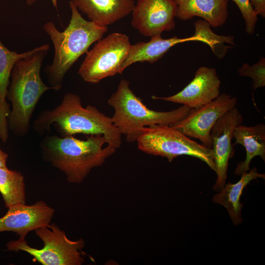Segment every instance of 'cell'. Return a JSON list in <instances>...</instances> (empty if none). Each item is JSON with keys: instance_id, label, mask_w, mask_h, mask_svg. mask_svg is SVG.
I'll use <instances>...</instances> for the list:
<instances>
[{"instance_id": "6", "label": "cell", "mask_w": 265, "mask_h": 265, "mask_svg": "<svg viewBox=\"0 0 265 265\" xmlns=\"http://www.w3.org/2000/svg\"><path fill=\"white\" fill-rule=\"evenodd\" d=\"M136 141L138 149L146 154L165 157L169 162L183 155L193 157L216 172L211 148L191 140L169 125L145 127L141 130Z\"/></svg>"}, {"instance_id": "11", "label": "cell", "mask_w": 265, "mask_h": 265, "mask_svg": "<svg viewBox=\"0 0 265 265\" xmlns=\"http://www.w3.org/2000/svg\"><path fill=\"white\" fill-rule=\"evenodd\" d=\"M132 26L143 36L152 37L175 26L173 0H137L132 11Z\"/></svg>"}, {"instance_id": "21", "label": "cell", "mask_w": 265, "mask_h": 265, "mask_svg": "<svg viewBox=\"0 0 265 265\" xmlns=\"http://www.w3.org/2000/svg\"><path fill=\"white\" fill-rule=\"evenodd\" d=\"M259 58V60L253 65L244 63L238 69L239 75L249 77L253 80L252 99L254 105L257 108L253 96L254 93L258 88L265 86V58L260 57Z\"/></svg>"}, {"instance_id": "12", "label": "cell", "mask_w": 265, "mask_h": 265, "mask_svg": "<svg viewBox=\"0 0 265 265\" xmlns=\"http://www.w3.org/2000/svg\"><path fill=\"white\" fill-rule=\"evenodd\" d=\"M220 85L216 70L202 66L197 70L194 78L181 91L169 97L153 95L152 98L182 104L190 108H197L220 95Z\"/></svg>"}, {"instance_id": "17", "label": "cell", "mask_w": 265, "mask_h": 265, "mask_svg": "<svg viewBox=\"0 0 265 265\" xmlns=\"http://www.w3.org/2000/svg\"><path fill=\"white\" fill-rule=\"evenodd\" d=\"M176 17L183 21L200 17L211 26L224 25L228 17V0H173Z\"/></svg>"}, {"instance_id": "16", "label": "cell", "mask_w": 265, "mask_h": 265, "mask_svg": "<svg viewBox=\"0 0 265 265\" xmlns=\"http://www.w3.org/2000/svg\"><path fill=\"white\" fill-rule=\"evenodd\" d=\"M78 10L99 25L107 26L131 13L133 0H72Z\"/></svg>"}, {"instance_id": "18", "label": "cell", "mask_w": 265, "mask_h": 265, "mask_svg": "<svg viewBox=\"0 0 265 265\" xmlns=\"http://www.w3.org/2000/svg\"><path fill=\"white\" fill-rule=\"evenodd\" d=\"M235 142L233 145L240 144L246 150V158L237 164L234 173L237 175L248 171L252 159L257 156L265 160V125L260 123L254 126L241 124L238 126L234 132Z\"/></svg>"}, {"instance_id": "19", "label": "cell", "mask_w": 265, "mask_h": 265, "mask_svg": "<svg viewBox=\"0 0 265 265\" xmlns=\"http://www.w3.org/2000/svg\"><path fill=\"white\" fill-rule=\"evenodd\" d=\"M257 178L265 179V174L259 173L256 167L241 174L240 180L235 184H225L220 192L214 195L212 201L224 206L227 210L229 216L235 225L242 221L241 212L243 204L240 203V198L247 185Z\"/></svg>"}, {"instance_id": "23", "label": "cell", "mask_w": 265, "mask_h": 265, "mask_svg": "<svg viewBox=\"0 0 265 265\" xmlns=\"http://www.w3.org/2000/svg\"><path fill=\"white\" fill-rule=\"evenodd\" d=\"M250 4L257 15L265 17V0H249Z\"/></svg>"}, {"instance_id": "10", "label": "cell", "mask_w": 265, "mask_h": 265, "mask_svg": "<svg viewBox=\"0 0 265 265\" xmlns=\"http://www.w3.org/2000/svg\"><path fill=\"white\" fill-rule=\"evenodd\" d=\"M243 120L242 115L236 107L221 116L211 131V149L217 175L212 187L215 191H220L226 184L229 160L235 153L232 143L234 132Z\"/></svg>"}, {"instance_id": "25", "label": "cell", "mask_w": 265, "mask_h": 265, "mask_svg": "<svg viewBox=\"0 0 265 265\" xmlns=\"http://www.w3.org/2000/svg\"><path fill=\"white\" fill-rule=\"evenodd\" d=\"M26 0V4L28 5H32L35 2V1L37 0Z\"/></svg>"}, {"instance_id": "22", "label": "cell", "mask_w": 265, "mask_h": 265, "mask_svg": "<svg viewBox=\"0 0 265 265\" xmlns=\"http://www.w3.org/2000/svg\"><path fill=\"white\" fill-rule=\"evenodd\" d=\"M233 0L237 4L244 20L247 33L253 34L258 21V15L252 7L249 0Z\"/></svg>"}, {"instance_id": "20", "label": "cell", "mask_w": 265, "mask_h": 265, "mask_svg": "<svg viewBox=\"0 0 265 265\" xmlns=\"http://www.w3.org/2000/svg\"><path fill=\"white\" fill-rule=\"evenodd\" d=\"M0 193L5 207L26 204L24 177L19 171L0 168Z\"/></svg>"}, {"instance_id": "15", "label": "cell", "mask_w": 265, "mask_h": 265, "mask_svg": "<svg viewBox=\"0 0 265 265\" xmlns=\"http://www.w3.org/2000/svg\"><path fill=\"white\" fill-rule=\"evenodd\" d=\"M50 47L48 44L23 53L8 49L0 40V139L5 142L8 137L7 118L10 110L6 101V94L12 70L19 59L28 57L35 53Z\"/></svg>"}, {"instance_id": "3", "label": "cell", "mask_w": 265, "mask_h": 265, "mask_svg": "<svg viewBox=\"0 0 265 265\" xmlns=\"http://www.w3.org/2000/svg\"><path fill=\"white\" fill-rule=\"evenodd\" d=\"M69 6L71 17L63 31L58 30L52 21L43 26L54 49L53 62L45 70L50 86L56 91L61 89L64 77L74 63L108 30L107 26L84 19L72 0L69 1Z\"/></svg>"}, {"instance_id": "7", "label": "cell", "mask_w": 265, "mask_h": 265, "mask_svg": "<svg viewBox=\"0 0 265 265\" xmlns=\"http://www.w3.org/2000/svg\"><path fill=\"white\" fill-rule=\"evenodd\" d=\"M44 246L37 249L30 246L25 238L19 237L6 244L8 251H24L43 265H81L85 262L82 255L84 241L69 239L65 232L54 223L35 230Z\"/></svg>"}, {"instance_id": "8", "label": "cell", "mask_w": 265, "mask_h": 265, "mask_svg": "<svg viewBox=\"0 0 265 265\" xmlns=\"http://www.w3.org/2000/svg\"><path fill=\"white\" fill-rule=\"evenodd\" d=\"M131 44L126 34L113 32L97 41L86 53L78 70L85 82L95 84L103 79L122 74Z\"/></svg>"}, {"instance_id": "13", "label": "cell", "mask_w": 265, "mask_h": 265, "mask_svg": "<svg viewBox=\"0 0 265 265\" xmlns=\"http://www.w3.org/2000/svg\"><path fill=\"white\" fill-rule=\"evenodd\" d=\"M54 213V209L42 200L11 207L0 218V233L13 232L26 238L28 232L49 225Z\"/></svg>"}, {"instance_id": "24", "label": "cell", "mask_w": 265, "mask_h": 265, "mask_svg": "<svg viewBox=\"0 0 265 265\" xmlns=\"http://www.w3.org/2000/svg\"><path fill=\"white\" fill-rule=\"evenodd\" d=\"M8 157L7 154L2 151L0 148V168L6 166V160Z\"/></svg>"}, {"instance_id": "1", "label": "cell", "mask_w": 265, "mask_h": 265, "mask_svg": "<svg viewBox=\"0 0 265 265\" xmlns=\"http://www.w3.org/2000/svg\"><path fill=\"white\" fill-rule=\"evenodd\" d=\"M44 159L63 172L67 181L80 184L94 168L102 165L117 148L108 145L102 135H90L86 139L73 135L45 137L40 143Z\"/></svg>"}, {"instance_id": "2", "label": "cell", "mask_w": 265, "mask_h": 265, "mask_svg": "<svg viewBox=\"0 0 265 265\" xmlns=\"http://www.w3.org/2000/svg\"><path fill=\"white\" fill-rule=\"evenodd\" d=\"M53 125L61 137L76 134L102 135L108 145L117 149L122 144V134L114 125L111 117L95 106L84 107L80 96L67 93L55 108L42 111L33 123L34 130L39 134L50 130Z\"/></svg>"}, {"instance_id": "14", "label": "cell", "mask_w": 265, "mask_h": 265, "mask_svg": "<svg viewBox=\"0 0 265 265\" xmlns=\"http://www.w3.org/2000/svg\"><path fill=\"white\" fill-rule=\"evenodd\" d=\"M195 33L191 37L180 38L177 36L163 39L161 35L151 37L148 42H139L131 45L128 56L122 68V72L131 64L137 62L154 63L159 60L172 47L189 41H199L206 43V32L201 26L196 25Z\"/></svg>"}, {"instance_id": "5", "label": "cell", "mask_w": 265, "mask_h": 265, "mask_svg": "<svg viewBox=\"0 0 265 265\" xmlns=\"http://www.w3.org/2000/svg\"><path fill=\"white\" fill-rule=\"evenodd\" d=\"M108 104L114 109L111 119L120 133L129 142L136 141L141 130L155 125H169L183 119L190 110L182 105L169 111H158L148 108L136 96L125 79L120 80L117 90L111 94Z\"/></svg>"}, {"instance_id": "4", "label": "cell", "mask_w": 265, "mask_h": 265, "mask_svg": "<svg viewBox=\"0 0 265 265\" xmlns=\"http://www.w3.org/2000/svg\"><path fill=\"white\" fill-rule=\"evenodd\" d=\"M50 47L32 55L18 60L10 75L6 100L12 105L7 118L8 130L17 136L26 135L35 107L42 95L54 88L43 81L40 76L42 62Z\"/></svg>"}, {"instance_id": "9", "label": "cell", "mask_w": 265, "mask_h": 265, "mask_svg": "<svg viewBox=\"0 0 265 265\" xmlns=\"http://www.w3.org/2000/svg\"><path fill=\"white\" fill-rule=\"evenodd\" d=\"M237 103L236 97L223 93L210 103L191 108L183 119L169 126L211 148L210 132L212 127L225 113L236 107Z\"/></svg>"}]
</instances>
